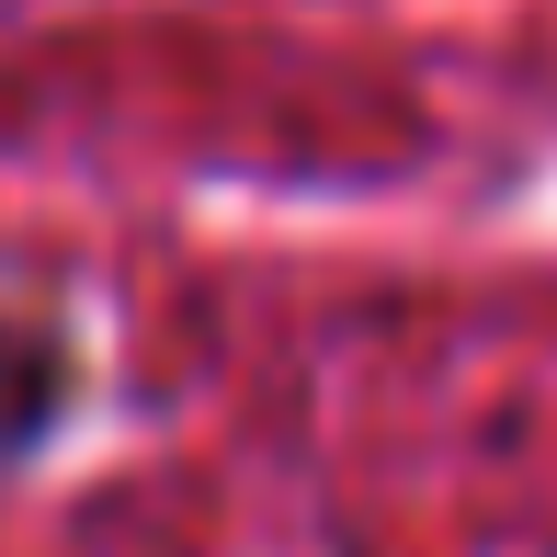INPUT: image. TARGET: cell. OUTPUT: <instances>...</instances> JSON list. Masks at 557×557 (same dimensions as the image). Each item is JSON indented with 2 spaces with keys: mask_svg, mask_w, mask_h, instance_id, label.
Returning <instances> with one entry per match:
<instances>
[{
  "mask_svg": "<svg viewBox=\"0 0 557 557\" xmlns=\"http://www.w3.org/2000/svg\"><path fill=\"white\" fill-rule=\"evenodd\" d=\"M58 410H69V352L35 319H0V478L58 433Z\"/></svg>",
  "mask_w": 557,
  "mask_h": 557,
  "instance_id": "obj_1",
  "label": "cell"
}]
</instances>
